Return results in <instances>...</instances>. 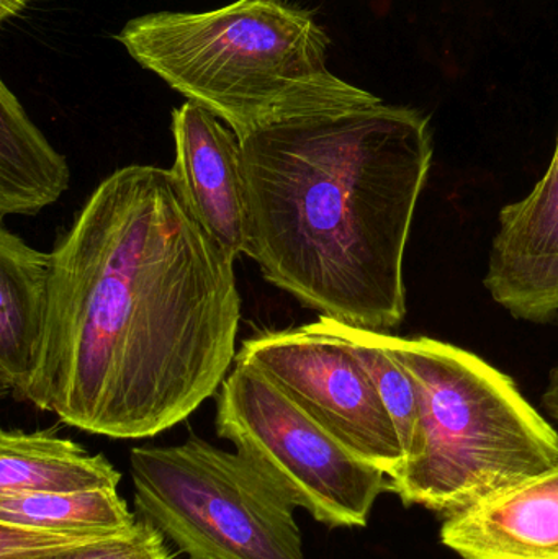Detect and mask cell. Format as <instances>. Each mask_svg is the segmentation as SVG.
Masks as SVG:
<instances>
[{
	"mask_svg": "<svg viewBox=\"0 0 558 559\" xmlns=\"http://www.w3.org/2000/svg\"><path fill=\"white\" fill-rule=\"evenodd\" d=\"M484 285L495 302L513 318L536 324H546L558 318V261L487 272Z\"/></svg>",
	"mask_w": 558,
	"mask_h": 559,
	"instance_id": "2e32d148",
	"label": "cell"
},
{
	"mask_svg": "<svg viewBox=\"0 0 558 559\" xmlns=\"http://www.w3.org/2000/svg\"><path fill=\"white\" fill-rule=\"evenodd\" d=\"M239 141L246 255L264 278L343 324L399 328L406 245L435 153L428 117L380 100Z\"/></svg>",
	"mask_w": 558,
	"mask_h": 559,
	"instance_id": "7a4b0ae2",
	"label": "cell"
},
{
	"mask_svg": "<svg viewBox=\"0 0 558 559\" xmlns=\"http://www.w3.org/2000/svg\"><path fill=\"white\" fill-rule=\"evenodd\" d=\"M117 39L141 68L225 121L239 140L380 102L330 71V38L310 10L287 0L147 13Z\"/></svg>",
	"mask_w": 558,
	"mask_h": 559,
	"instance_id": "3957f363",
	"label": "cell"
},
{
	"mask_svg": "<svg viewBox=\"0 0 558 559\" xmlns=\"http://www.w3.org/2000/svg\"><path fill=\"white\" fill-rule=\"evenodd\" d=\"M543 406L553 419L558 423V361L556 367H553L547 380L546 390L543 393Z\"/></svg>",
	"mask_w": 558,
	"mask_h": 559,
	"instance_id": "ac0fdd59",
	"label": "cell"
},
{
	"mask_svg": "<svg viewBox=\"0 0 558 559\" xmlns=\"http://www.w3.org/2000/svg\"><path fill=\"white\" fill-rule=\"evenodd\" d=\"M15 559H170L164 535L147 521L111 537L92 538L59 550Z\"/></svg>",
	"mask_w": 558,
	"mask_h": 559,
	"instance_id": "e0dca14e",
	"label": "cell"
},
{
	"mask_svg": "<svg viewBox=\"0 0 558 559\" xmlns=\"http://www.w3.org/2000/svg\"><path fill=\"white\" fill-rule=\"evenodd\" d=\"M32 0H0V22L19 15Z\"/></svg>",
	"mask_w": 558,
	"mask_h": 559,
	"instance_id": "d6986e66",
	"label": "cell"
},
{
	"mask_svg": "<svg viewBox=\"0 0 558 559\" xmlns=\"http://www.w3.org/2000/svg\"><path fill=\"white\" fill-rule=\"evenodd\" d=\"M235 259L173 169L121 167L49 254L41 352L19 400L108 439L173 429L235 364Z\"/></svg>",
	"mask_w": 558,
	"mask_h": 559,
	"instance_id": "6da1fadb",
	"label": "cell"
},
{
	"mask_svg": "<svg viewBox=\"0 0 558 559\" xmlns=\"http://www.w3.org/2000/svg\"><path fill=\"white\" fill-rule=\"evenodd\" d=\"M49 305V254L0 229V384L19 397L35 373Z\"/></svg>",
	"mask_w": 558,
	"mask_h": 559,
	"instance_id": "30bf717a",
	"label": "cell"
},
{
	"mask_svg": "<svg viewBox=\"0 0 558 559\" xmlns=\"http://www.w3.org/2000/svg\"><path fill=\"white\" fill-rule=\"evenodd\" d=\"M173 170L206 231L231 255L248 254V197L241 141L192 102L173 111Z\"/></svg>",
	"mask_w": 558,
	"mask_h": 559,
	"instance_id": "ba28073f",
	"label": "cell"
},
{
	"mask_svg": "<svg viewBox=\"0 0 558 559\" xmlns=\"http://www.w3.org/2000/svg\"><path fill=\"white\" fill-rule=\"evenodd\" d=\"M380 338L418 391V453L392 479L403 504L448 518L558 468L557 430L507 373L448 342Z\"/></svg>",
	"mask_w": 558,
	"mask_h": 559,
	"instance_id": "277c9868",
	"label": "cell"
},
{
	"mask_svg": "<svg viewBox=\"0 0 558 559\" xmlns=\"http://www.w3.org/2000/svg\"><path fill=\"white\" fill-rule=\"evenodd\" d=\"M134 506L187 559H305L295 506L241 453L199 437L130 452Z\"/></svg>",
	"mask_w": 558,
	"mask_h": 559,
	"instance_id": "5b68a950",
	"label": "cell"
},
{
	"mask_svg": "<svg viewBox=\"0 0 558 559\" xmlns=\"http://www.w3.org/2000/svg\"><path fill=\"white\" fill-rule=\"evenodd\" d=\"M216 433L295 508L331 528L366 527L392 479L308 416L264 371L242 361L216 397Z\"/></svg>",
	"mask_w": 558,
	"mask_h": 559,
	"instance_id": "8992f818",
	"label": "cell"
},
{
	"mask_svg": "<svg viewBox=\"0 0 558 559\" xmlns=\"http://www.w3.org/2000/svg\"><path fill=\"white\" fill-rule=\"evenodd\" d=\"M441 540L462 559H558V468L448 515Z\"/></svg>",
	"mask_w": 558,
	"mask_h": 559,
	"instance_id": "9c48e42d",
	"label": "cell"
},
{
	"mask_svg": "<svg viewBox=\"0 0 558 559\" xmlns=\"http://www.w3.org/2000/svg\"><path fill=\"white\" fill-rule=\"evenodd\" d=\"M235 361L264 371L354 455L390 479L400 475L406 459L395 424L372 378L324 316L246 338Z\"/></svg>",
	"mask_w": 558,
	"mask_h": 559,
	"instance_id": "52a82bcc",
	"label": "cell"
},
{
	"mask_svg": "<svg viewBox=\"0 0 558 559\" xmlns=\"http://www.w3.org/2000/svg\"><path fill=\"white\" fill-rule=\"evenodd\" d=\"M68 160L0 82V216L35 215L69 189Z\"/></svg>",
	"mask_w": 558,
	"mask_h": 559,
	"instance_id": "7c38bea8",
	"label": "cell"
},
{
	"mask_svg": "<svg viewBox=\"0 0 558 559\" xmlns=\"http://www.w3.org/2000/svg\"><path fill=\"white\" fill-rule=\"evenodd\" d=\"M558 261V134L549 169L526 199L504 206L487 272Z\"/></svg>",
	"mask_w": 558,
	"mask_h": 559,
	"instance_id": "5bb4252c",
	"label": "cell"
},
{
	"mask_svg": "<svg viewBox=\"0 0 558 559\" xmlns=\"http://www.w3.org/2000/svg\"><path fill=\"white\" fill-rule=\"evenodd\" d=\"M120 472L104 455L51 432H0V496L118 489Z\"/></svg>",
	"mask_w": 558,
	"mask_h": 559,
	"instance_id": "8fae6325",
	"label": "cell"
},
{
	"mask_svg": "<svg viewBox=\"0 0 558 559\" xmlns=\"http://www.w3.org/2000/svg\"><path fill=\"white\" fill-rule=\"evenodd\" d=\"M327 319L334 334L353 350L372 378L395 424L406 462L415 459L419 449V403L418 391L408 371L383 345L380 332Z\"/></svg>",
	"mask_w": 558,
	"mask_h": 559,
	"instance_id": "9a60e30c",
	"label": "cell"
},
{
	"mask_svg": "<svg viewBox=\"0 0 558 559\" xmlns=\"http://www.w3.org/2000/svg\"><path fill=\"white\" fill-rule=\"evenodd\" d=\"M0 524L46 528L82 537H111L138 524L118 489L66 495L0 496Z\"/></svg>",
	"mask_w": 558,
	"mask_h": 559,
	"instance_id": "4fadbf2b",
	"label": "cell"
}]
</instances>
